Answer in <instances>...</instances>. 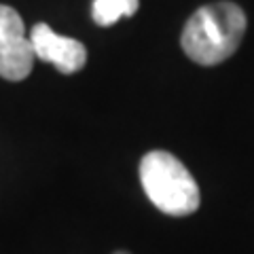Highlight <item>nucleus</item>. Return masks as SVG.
Returning <instances> with one entry per match:
<instances>
[{
  "label": "nucleus",
  "mask_w": 254,
  "mask_h": 254,
  "mask_svg": "<svg viewBox=\"0 0 254 254\" xmlns=\"http://www.w3.org/2000/svg\"><path fill=\"white\" fill-rule=\"evenodd\" d=\"M246 32L242 6L229 0L197 9L182 30V51L199 66H216L237 51Z\"/></svg>",
  "instance_id": "f257e3e1"
},
{
  "label": "nucleus",
  "mask_w": 254,
  "mask_h": 254,
  "mask_svg": "<svg viewBox=\"0 0 254 254\" xmlns=\"http://www.w3.org/2000/svg\"><path fill=\"white\" fill-rule=\"evenodd\" d=\"M140 182L163 214L189 216L199 208V187L180 159L165 150H150L140 161Z\"/></svg>",
  "instance_id": "f03ea898"
},
{
  "label": "nucleus",
  "mask_w": 254,
  "mask_h": 254,
  "mask_svg": "<svg viewBox=\"0 0 254 254\" xmlns=\"http://www.w3.org/2000/svg\"><path fill=\"white\" fill-rule=\"evenodd\" d=\"M34 58L21 15L0 4V76L6 81H23L32 72Z\"/></svg>",
  "instance_id": "7ed1b4c3"
},
{
  "label": "nucleus",
  "mask_w": 254,
  "mask_h": 254,
  "mask_svg": "<svg viewBox=\"0 0 254 254\" xmlns=\"http://www.w3.org/2000/svg\"><path fill=\"white\" fill-rule=\"evenodd\" d=\"M30 43L38 60L51 62L64 74L78 72L87 62V49L81 41L70 36H60L47 23H36L32 28Z\"/></svg>",
  "instance_id": "20e7f679"
},
{
  "label": "nucleus",
  "mask_w": 254,
  "mask_h": 254,
  "mask_svg": "<svg viewBox=\"0 0 254 254\" xmlns=\"http://www.w3.org/2000/svg\"><path fill=\"white\" fill-rule=\"evenodd\" d=\"M140 0H93L91 15L98 26H113L119 17H131L138 11Z\"/></svg>",
  "instance_id": "39448f33"
},
{
  "label": "nucleus",
  "mask_w": 254,
  "mask_h": 254,
  "mask_svg": "<svg viewBox=\"0 0 254 254\" xmlns=\"http://www.w3.org/2000/svg\"><path fill=\"white\" fill-rule=\"evenodd\" d=\"M115 254H129V252H123V250H121V252H115Z\"/></svg>",
  "instance_id": "423d86ee"
}]
</instances>
